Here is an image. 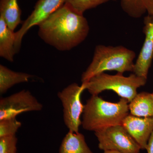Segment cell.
Listing matches in <instances>:
<instances>
[{
    "instance_id": "6da1fadb",
    "label": "cell",
    "mask_w": 153,
    "mask_h": 153,
    "mask_svg": "<svg viewBox=\"0 0 153 153\" xmlns=\"http://www.w3.org/2000/svg\"><path fill=\"white\" fill-rule=\"evenodd\" d=\"M38 26L40 38L60 51H69L81 44L90 29L83 15L65 4Z\"/></svg>"
},
{
    "instance_id": "7a4b0ae2",
    "label": "cell",
    "mask_w": 153,
    "mask_h": 153,
    "mask_svg": "<svg viewBox=\"0 0 153 153\" xmlns=\"http://www.w3.org/2000/svg\"><path fill=\"white\" fill-rule=\"evenodd\" d=\"M129 114V102L126 99L111 102L98 95H91L84 105L81 125L85 130L95 132L121 124Z\"/></svg>"
},
{
    "instance_id": "3957f363",
    "label": "cell",
    "mask_w": 153,
    "mask_h": 153,
    "mask_svg": "<svg viewBox=\"0 0 153 153\" xmlns=\"http://www.w3.org/2000/svg\"><path fill=\"white\" fill-rule=\"evenodd\" d=\"M136 57L133 50L124 46L97 45L91 63L81 76L82 83L105 71H115L121 74L133 72Z\"/></svg>"
},
{
    "instance_id": "277c9868",
    "label": "cell",
    "mask_w": 153,
    "mask_h": 153,
    "mask_svg": "<svg viewBox=\"0 0 153 153\" xmlns=\"http://www.w3.org/2000/svg\"><path fill=\"white\" fill-rule=\"evenodd\" d=\"M147 79L135 74L128 76L117 73L114 75L103 72L95 75L86 84V89L91 95H98L105 90H112L129 103L137 94L138 88L146 85Z\"/></svg>"
},
{
    "instance_id": "5b68a950",
    "label": "cell",
    "mask_w": 153,
    "mask_h": 153,
    "mask_svg": "<svg viewBox=\"0 0 153 153\" xmlns=\"http://www.w3.org/2000/svg\"><path fill=\"white\" fill-rule=\"evenodd\" d=\"M85 90V83L79 85L74 82L57 94L63 107V121L69 131L79 132V127L82 125L81 116L84 105L81 101V96Z\"/></svg>"
},
{
    "instance_id": "8992f818",
    "label": "cell",
    "mask_w": 153,
    "mask_h": 153,
    "mask_svg": "<svg viewBox=\"0 0 153 153\" xmlns=\"http://www.w3.org/2000/svg\"><path fill=\"white\" fill-rule=\"evenodd\" d=\"M98 147L103 151L121 153H140L139 145L121 124L112 126L94 132Z\"/></svg>"
},
{
    "instance_id": "52a82bcc",
    "label": "cell",
    "mask_w": 153,
    "mask_h": 153,
    "mask_svg": "<svg viewBox=\"0 0 153 153\" xmlns=\"http://www.w3.org/2000/svg\"><path fill=\"white\" fill-rule=\"evenodd\" d=\"M43 105L29 91L23 90L0 99V120L23 113L40 111Z\"/></svg>"
},
{
    "instance_id": "ba28073f",
    "label": "cell",
    "mask_w": 153,
    "mask_h": 153,
    "mask_svg": "<svg viewBox=\"0 0 153 153\" xmlns=\"http://www.w3.org/2000/svg\"><path fill=\"white\" fill-rule=\"evenodd\" d=\"M66 0H38L34 10L23 23L19 31L15 33L16 48L18 52L22 39L31 28L38 26L65 4Z\"/></svg>"
},
{
    "instance_id": "9c48e42d",
    "label": "cell",
    "mask_w": 153,
    "mask_h": 153,
    "mask_svg": "<svg viewBox=\"0 0 153 153\" xmlns=\"http://www.w3.org/2000/svg\"><path fill=\"white\" fill-rule=\"evenodd\" d=\"M143 33L145 40L140 52L134 63L133 72L137 76L147 79L153 57V14L144 19Z\"/></svg>"
},
{
    "instance_id": "30bf717a",
    "label": "cell",
    "mask_w": 153,
    "mask_h": 153,
    "mask_svg": "<svg viewBox=\"0 0 153 153\" xmlns=\"http://www.w3.org/2000/svg\"><path fill=\"white\" fill-rule=\"evenodd\" d=\"M121 125L141 149H146L148 141L153 131V117H139L129 114L124 119Z\"/></svg>"
},
{
    "instance_id": "8fae6325",
    "label": "cell",
    "mask_w": 153,
    "mask_h": 153,
    "mask_svg": "<svg viewBox=\"0 0 153 153\" xmlns=\"http://www.w3.org/2000/svg\"><path fill=\"white\" fill-rule=\"evenodd\" d=\"M17 53L15 33L9 28L3 17L0 16V56L12 62L14 55Z\"/></svg>"
},
{
    "instance_id": "7c38bea8",
    "label": "cell",
    "mask_w": 153,
    "mask_h": 153,
    "mask_svg": "<svg viewBox=\"0 0 153 153\" xmlns=\"http://www.w3.org/2000/svg\"><path fill=\"white\" fill-rule=\"evenodd\" d=\"M130 114L143 117H153V93H138L129 103Z\"/></svg>"
},
{
    "instance_id": "4fadbf2b",
    "label": "cell",
    "mask_w": 153,
    "mask_h": 153,
    "mask_svg": "<svg viewBox=\"0 0 153 153\" xmlns=\"http://www.w3.org/2000/svg\"><path fill=\"white\" fill-rule=\"evenodd\" d=\"M59 153H93L85 142L82 134L68 131L64 137Z\"/></svg>"
},
{
    "instance_id": "5bb4252c",
    "label": "cell",
    "mask_w": 153,
    "mask_h": 153,
    "mask_svg": "<svg viewBox=\"0 0 153 153\" xmlns=\"http://www.w3.org/2000/svg\"><path fill=\"white\" fill-rule=\"evenodd\" d=\"M34 75L11 70L7 67L0 65V94L6 93L11 87L19 83L29 82Z\"/></svg>"
},
{
    "instance_id": "9a60e30c",
    "label": "cell",
    "mask_w": 153,
    "mask_h": 153,
    "mask_svg": "<svg viewBox=\"0 0 153 153\" xmlns=\"http://www.w3.org/2000/svg\"><path fill=\"white\" fill-rule=\"evenodd\" d=\"M0 16L3 17L9 28L14 31L22 23L18 0H1Z\"/></svg>"
},
{
    "instance_id": "2e32d148",
    "label": "cell",
    "mask_w": 153,
    "mask_h": 153,
    "mask_svg": "<svg viewBox=\"0 0 153 153\" xmlns=\"http://www.w3.org/2000/svg\"><path fill=\"white\" fill-rule=\"evenodd\" d=\"M123 10L131 18L139 19L145 14H153V0H120Z\"/></svg>"
},
{
    "instance_id": "e0dca14e",
    "label": "cell",
    "mask_w": 153,
    "mask_h": 153,
    "mask_svg": "<svg viewBox=\"0 0 153 153\" xmlns=\"http://www.w3.org/2000/svg\"><path fill=\"white\" fill-rule=\"evenodd\" d=\"M112 0H66L65 4L72 10L83 15L84 12Z\"/></svg>"
},
{
    "instance_id": "ac0fdd59",
    "label": "cell",
    "mask_w": 153,
    "mask_h": 153,
    "mask_svg": "<svg viewBox=\"0 0 153 153\" xmlns=\"http://www.w3.org/2000/svg\"><path fill=\"white\" fill-rule=\"evenodd\" d=\"M22 125V123L17 120L16 118L0 120V137L16 135Z\"/></svg>"
},
{
    "instance_id": "d6986e66",
    "label": "cell",
    "mask_w": 153,
    "mask_h": 153,
    "mask_svg": "<svg viewBox=\"0 0 153 153\" xmlns=\"http://www.w3.org/2000/svg\"><path fill=\"white\" fill-rule=\"evenodd\" d=\"M17 142L16 135L0 137V153H17Z\"/></svg>"
},
{
    "instance_id": "ffe728a7",
    "label": "cell",
    "mask_w": 153,
    "mask_h": 153,
    "mask_svg": "<svg viewBox=\"0 0 153 153\" xmlns=\"http://www.w3.org/2000/svg\"><path fill=\"white\" fill-rule=\"evenodd\" d=\"M148 153H153V131L151 134L149 141H148L147 146L146 148Z\"/></svg>"
},
{
    "instance_id": "44dd1931",
    "label": "cell",
    "mask_w": 153,
    "mask_h": 153,
    "mask_svg": "<svg viewBox=\"0 0 153 153\" xmlns=\"http://www.w3.org/2000/svg\"><path fill=\"white\" fill-rule=\"evenodd\" d=\"M103 153H121L119 152H117V151H104Z\"/></svg>"
},
{
    "instance_id": "7402d4cb",
    "label": "cell",
    "mask_w": 153,
    "mask_h": 153,
    "mask_svg": "<svg viewBox=\"0 0 153 153\" xmlns=\"http://www.w3.org/2000/svg\"></svg>"
}]
</instances>
